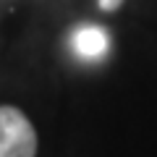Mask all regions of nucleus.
I'll list each match as a JSON object with an SVG mask.
<instances>
[{
  "label": "nucleus",
  "instance_id": "obj_3",
  "mask_svg": "<svg viewBox=\"0 0 157 157\" xmlns=\"http://www.w3.org/2000/svg\"><path fill=\"white\" fill-rule=\"evenodd\" d=\"M97 6H100V11L113 13V11H118V8L123 6V0H97Z\"/></svg>",
  "mask_w": 157,
  "mask_h": 157
},
{
  "label": "nucleus",
  "instance_id": "obj_1",
  "mask_svg": "<svg viewBox=\"0 0 157 157\" xmlns=\"http://www.w3.org/2000/svg\"><path fill=\"white\" fill-rule=\"evenodd\" d=\"M0 157H37V131L13 105H0Z\"/></svg>",
  "mask_w": 157,
  "mask_h": 157
},
{
  "label": "nucleus",
  "instance_id": "obj_2",
  "mask_svg": "<svg viewBox=\"0 0 157 157\" xmlns=\"http://www.w3.org/2000/svg\"><path fill=\"white\" fill-rule=\"evenodd\" d=\"M71 50L81 60H102L110 50V34L97 24H78L68 37Z\"/></svg>",
  "mask_w": 157,
  "mask_h": 157
}]
</instances>
